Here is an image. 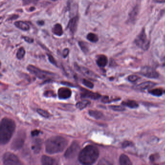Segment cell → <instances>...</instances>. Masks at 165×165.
<instances>
[{
  "mask_svg": "<svg viewBox=\"0 0 165 165\" xmlns=\"http://www.w3.org/2000/svg\"><path fill=\"white\" fill-rule=\"evenodd\" d=\"M69 50L68 49H67V48L64 49H63V57H66L68 56V55L69 54Z\"/></svg>",
  "mask_w": 165,
  "mask_h": 165,
  "instance_id": "f35d334b",
  "label": "cell"
},
{
  "mask_svg": "<svg viewBox=\"0 0 165 165\" xmlns=\"http://www.w3.org/2000/svg\"><path fill=\"white\" fill-rule=\"evenodd\" d=\"M68 144V140L62 136H53L45 143V150L47 153L54 154L62 152Z\"/></svg>",
  "mask_w": 165,
  "mask_h": 165,
  "instance_id": "6da1fadb",
  "label": "cell"
},
{
  "mask_svg": "<svg viewBox=\"0 0 165 165\" xmlns=\"http://www.w3.org/2000/svg\"><path fill=\"white\" fill-rule=\"evenodd\" d=\"M139 78V77L136 76V75H131V76H129L128 78L129 80L131 82H132L137 81Z\"/></svg>",
  "mask_w": 165,
  "mask_h": 165,
  "instance_id": "e575fe53",
  "label": "cell"
},
{
  "mask_svg": "<svg viewBox=\"0 0 165 165\" xmlns=\"http://www.w3.org/2000/svg\"><path fill=\"white\" fill-rule=\"evenodd\" d=\"M110 108L114 111H123L125 110V108L121 106H111Z\"/></svg>",
  "mask_w": 165,
  "mask_h": 165,
  "instance_id": "4dcf8cb0",
  "label": "cell"
},
{
  "mask_svg": "<svg viewBox=\"0 0 165 165\" xmlns=\"http://www.w3.org/2000/svg\"><path fill=\"white\" fill-rule=\"evenodd\" d=\"M135 44L144 51H147L150 47V41L147 38L145 28H143L135 39Z\"/></svg>",
  "mask_w": 165,
  "mask_h": 165,
  "instance_id": "277c9868",
  "label": "cell"
},
{
  "mask_svg": "<svg viewBox=\"0 0 165 165\" xmlns=\"http://www.w3.org/2000/svg\"><path fill=\"white\" fill-rule=\"evenodd\" d=\"M22 38L23 39L25 42H27L28 43L31 44L32 43L34 42V39L30 37H26V36H23L22 37Z\"/></svg>",
  "mask_w": 165,
  "mask_h": 165,
  "instance_id": "d590c367",
  "label": "cell"
},
{
  "mask_svg": "<svg viewBox=\"0 0 165 165\" xmlns=\"http://www.w3.org/2000/svg\"><path fill=\"white\" fill-rule=\"evenodd\" d=\"M149 92L152 95L157 97H160L163 95L164 93V91L162 89L156 88L149 91Z\"/></svg>",
  "mask_w": 165,
  "mask_h": 165,
  "instance_id": "83f0119b",
  "label": "cell"
},
{
  "mask_svg": "<svg viewBox=\"0 0 165 165\" xmlns=\"http://www.w3.org/2000/svg\"><path fill=\"white\" fill-rule=\"evenodd\" d=\"M159 157V155H158V154H152L150 156V159L151 160V161H152V162H154L157 160L158 159Z\"/></svg>",
  "mask_w": 165,
  "mask_h": 165,
  "instance_id": "74e56055",
  "label": "cell"
},
{
  "mask_svg": "<svg viewBox=\"0 0 165 165\" xmlns=\"http://www.w3.org/2000/svg\"><path fill=\"white\" fill-rule=\"evenodd\" d=\"M155 3H159V4H162L165 3V0H154Z\"/></svg>",
  "mask_w": 165,
  "mask_h": 165,
  "instance_id": "f6af8a7d",
  "label": "cell"
},
{
  "mask_svg": "<svg viewBox=\"0 0 165 165\" xmlns=\"http://www.w3.org/2000/svg\"><path fill=\"white\" fill-rule=\"evenodd\" d=\"M44 95L45 97H55V94L54 92L52 91H45L44 94Z\"/></svg>",
  "mask_w": 165,
  "mask_h": 165,
  "instance_id": "836d02e7",
  "label": "cell"
},
{
  "mask_svg": "<svg viewBox=\"0 0 165 165\" xmlns=\"http://www.w3.org/2000/svg\"><path fill=\"white\" fill-rule=\"evenodd\" d=\"M52 32L54 35L58 37L62 36L63 35V27L61 25V24L60 23H56L55 24L52 29Z\"/></svg>",
  "mask_w": 165,
  "mask_h": 165,
  "instance_id": "ac0fdd59",
  "label": "cell"
},
{
  "mask_svg": "<svg viewBox=\"0 0 165 165\" xmlns=\"http://www.w3.org/2000/svg\"><path fill=\"white\" fill-rule=\"evenodd\" d=\"M80 150V145L77 141H73L71 145L67 149L64 154V157L66 159H72L78 154Z\"/></svg>",
  "mask_w": 165,
  "mask_h": 165,
  "instance_id": "52a82bcc",
  "label": "cell"
},
{
  "mask_svg": "<svg viewBox=\"0 0 165 165\" xmlns=\"http://www.w3.org/2000/svg\"><path fill=\"white\" fill-rule=\"evenodd\" d=\"M78 46L80 47L81 51H82L84 53H88L89 51V46L88 44L84 41H79L78 43Z\"/></svg>",
  "mask_w": 165,
  "mask_h": 165,
  "instance_id": "4316f807",
  "label": "cell"
},
{
  "mask_svg": "<svg viewBox=\"0 0 165 165\" xmlns=\"http://www.w3.org/2000/svg\"><path fill=\"white\" fill-rule=\"evenodd\" d=\"M155 83L152 81H146L144 82L140 83L139 85L136 86L135 88L138 90H146L147 89L151 88L155 86Z\"/></svg>",
  "mask_w": 165,
  "mask_h": 165,
  "instance_id": "2e32d148",
  "label": "cell"
},
{
  "mask_svg": "<svg viewBox=\"0 0 165 165\" xmlns=\"http://www.w3.org/2000/svg\"><path fill=\"white\" fill-rule=\"evenodd\" d=\"M39 132H39V131H38V130H34V131H32L31 132V134H32V136L35 137V136H37L38 135V134H39Z\"/></svg>",
  "mask_w": 165,
  "mask_h": 165,
  "instance_id": "b9f144b4",
  "label": "cell"
},
{
  "mask_svg": "<svg viewBox=\"0 0 165 165\" xmlns=\"http://www.w3.org/2000/svg\"><path fill=\"white\" fill-rule=\"evenodd\" d=\"M42 141L40 139H36L32 143V149L35 154L40 152L42 147Z\"/></svg>",
  "mask_w": 165,
  "mask_h": 165,
  "instance_id": "ffe728a7",
  "label": "cell"
},
{
  "mask_svg": "<svg viewBox=\"0 0 165 165\" xmlns=\"http://www.w3.org/2000/svg\"><path fill=\"white\" fill-rule=\"evenodd\" d=\"M41 163L44 165H56L57 164L56 160L51 157L47 155L42 156L41 158Z\"/></svg>",
  "mask_w": 165,
  "mask_h": 165,
  "instance_id": "9a60e30c",
  "label": "cell"
},
{
  "mask_svg": "<svg viewBox=\"0 0 165 165\" xmlns=\"http://www.w3.org/2000/svg\"><path fill=\"white\" fill-rule=\"evenodd\" d=\"M99 155L98 148L92 145H87L78 154V161L83 165H92L97 161Z\"/></svg>",
  "mask_w": 165,
  "mask_h": 165,
  "instance_id": "7a4b0ae2",
  "label": "cell"
},
{
  "mask_svg": "<svg viewBox=\"0 0 165 165\" xmlns=\"http://www.w3.org/2000/svg\"><path fill=\"white\" fill-rule=\"evenodd\" d=\"M37 23L39 25H43L44 24V21H43V20H39V21L37 22Z\"/></svg>",
  "mask_w": 165,
  "mask_h": 165,
  "instance_id": "bcb514c9",
  "label": "cell"
},
{
  "mask_svg": "<svg viewBox=\"0 0 165 165\" xmlns=\"http://www.w3.org/2000/svg\"><path fill=\"white\" fill-rule=\"evenodd\" d=\"M90 104V102L87 100H84L82 101H80L76 104V107L78 109L81 110L84 109V108H86Z\"/></svg>",
  "mask_w": 165,
  "mask_h": 165,
  "instance_id": "cb8c5ba5",
  "label": "cell"
},
{
  "mask_svg": "<svg viewBox=\"0 0 165 165\" xmlns=\"http://www.w3.org/2000/svg\"><path fill=\"white\" fill-rule=\"evenodd\" d=\"M38 1H39V0H38ZM51 1H58V0H51Z\"/></svg>",
  "mask_w": 165,
  "mask_h": 165,
  "instance_id": "7dc6e473",
  "label": "cell"
},
{
  "mask_svg": "<svg viewBox=\"0 0 165 165\" xmlns=\"http://www.w3.org/2000/svg\"><path fill=\"white\" fill-rule=\"evenodd\" d=\"M67 10L70 17H74L78 15V6L74 0H68L67 1Z\"/></svg>",
  "mask_w": 165,
  "mask_h": 165,
  "instance_id": "8fae6325",
  "label": "cell"
},
{
  "mask_svg": "<svg viewBox=\"0 0 165 165\" xmlns=\"http://www.w3.org/2000/svg\"><path fill=\"white\" fill-rule=\"evenodd\" d=\"M131 142H130L129 141H125V142L123 143V148H126V147L131 145Z\"/></svg>",
  "mask_w": 165,
  "mask_h": 165,
  "instance_id": "60d3db41",
  "label": "cell"
},
{
  "mask_svg": "<svg viewBox=\"0 0 165 165\" xmlns=\"http://www.w3.org/2000/svg\"><path fill=\"white\" fill-rule=\"evenodd\" d=\"M141 74L150 78H157L159 77V73L152 67L144 66L141 69Z\"/></svg>",
  "mask_w": 165,
  "mask_h": 165,
  "instance_id": "9c48e42d",
  "label": "cell"
},
{
  "mask_svg": "<svg viewBox=\"0 0 165 165\" xmlns=\"http://www.w3.org/2000/svg\"><path fill=\"white\" fill-rule=\"evenodd\" d=\"M58 97L60 99H66L69 98L72 94L71 90L68 88L62 87L58 90Z\"/></svg>",
  "mask_w": 165,
  "mask_h": 165,
  "instance_id": "7c38bea8",
  "label": "cell"
},
{
  "mask_svg": "<svg viewBox=\"0 0 165 165\" xmlns=\"http://www.w3.org/2000/svg\"><path fill=\"white\" fill-rule=\"evenodd\" d=\"M122 105L132 109L137 108L139 106L137 102L132 100H127L126 101H123L122 102Z\"/></svg>",
  "mask_w": 165,
  "mask_h": 165,
  "instance_id": "7402d4cb",
  "label": "cell"
},
{
  "mask_svg": "<svg viewBox=\"0 0 165 165\" xmlns=\"http://www.w3.org/2000/svg\"><path fill=\"white\" fill-rule=\"evenodd\" d=\"M89 114L90 116L96 119H100L103 115L102 112L100 111H92V110L89 111Z\"/></svg>",
  "mask_w": 165,
  "mask_h": 165,
  "instance_id": "484cf974",
  "label": "cell"
},
{
  "mask_svg": "<svg viewBox=\"0 0 165 165\" xmlns=\"http://www.w3.org/2000/svg\"><path fill=\"white\" fill-rule=\"evenodd\" d=\"M27 69L30 73L40 79H44L49 77V76H51V75L53 74L52 73H50L49 72L41 70L40 69L32 65L28 66Z\"/></svg>",
  "mask_w": 165,
  "mask_h": 165,
  "instance_id": "8992f818",
  "label": "cell"
},
{
  "mask_svg": "<svg viewBox=\"0 0 165 165\" xmlns=\"http://www.w3.org/2000/svg\"><path fill=\"white\" fill-rule=\"evenodd\" d=\"M108 58L105 55H100L97 60V66L100 67H104L108 63Z\"/></svg>",
  "mask_w": 165,
  "mask_h": 165,
  "instance_id": "e0dca14e",
  "label": "cell"
},
{
  "mask_svg": "<svg viewBox=\"0 0 165 165\" xmlns=\"http://www.w3.org/2000/svg\"><path fill=\"white\" fill-rule=\"evenodd\" d=\"M15 123L12 119L4 118L0 125V142L1 144L8 142L15 130Z\"/></svg>",
  "mask_w": 165,
  "mask_h": 165,
  "instance_id": "3957f363",
  "label": "cell"
},
{
  "mask_svg": "<svg viewBox=\"0 0 165 165\" xmlns=\"http://www.w3.org/2000/svg\"><path fill=\"white\" fill-rule=\"evenodd\" d=\"M62 83L63 84H64V85H66L68 86H73V85L72 83L70 82H66V81H63V82H62Z\"/></svg>",
  "mask_w": 165,
  "mask_h": 165,
  "instance_id": "ee69618b",
  "label": "cell"
},
{
  "mask_svg": "<svg viewBox=\"0 0 165 165\" xmlns=\"http://www.w3.org/2000/svg\"><path fill=\"white\" fill-rule=\"evenodd\" d=\"M3 163L5 165H21L18 157L14 154L10 152H6L3 157Z\"/></svg>",
  "mask_w": 165,
  "mask_h": 165,
  "instance_id": "ba28073f",
  "label": "cell"
},
{
  "mask_svg": "<svg viewBox=\"0 0 165 165\" xmlns=\"http://www.w3.org/2000/svg\"><path fill=\"white\" fill-rule=\"evenodd\" d=\"M18 18V15H14L12 16V17H10V18H9L8 20H16V19H17Z\"/></svg>",
  "mask_w": 165,
  "mask_h": 165,
  "instance_id": "7bdbcfd3",
  "label": "cell"
},
{
  "mask_svg": "<svg viewBox=\"0 0 165 165\" xmlns=\"http://www.w3.org/2000/svg\"><path fill=\"white\" fill-rule=\"evenodd\" d=\"M120 163L121 165H131L132 162L127 155L124 154L121 155L119 159Z\"/></svg>",
  "mask_w": 165,
  "mask_h": 165,
  "instance_id": "44dd1931",
  "label": "cell"
},
{
  "mask_svg": "<svg viewBox=\"0 0 165 165\" xmlns=\"http://www.w3.org/2000/svg\"><path fill=\"white\" fill-rule=\"evenodd\" d=\"M47 56H48V59H49V62H51V63L52 64H53V65L57 66V62H56V61L55 60V59H54V58L53 57V56H52L51 55L48 54V53H47Z\"/></svg>",
  "mask_w": 165,
  "mask_h": 165,
  "instance_id": "d6a6232c",
  "label": "cell"
},
{
  "mask_svg": "<svg viewBox=\"0 0 165 165\" xmlns=\"http://www.w3.org/2000/svg\"><path fill=\"white\" fill-rule=\"evenodd\" d=\"M75 67L77 69V70H78V71L81 72V73H83V74L85 75L86 76H88L89 77H94V73L92 72L91 71V70H90L88 69L85 67H82V66H80L78 64L75 63Z\"/></svg>",
  "mask_w": 165,
  "mask_h": 165,
  "instance_id": "d6986e66",
  "label": "cell"
},
{
  "mask_svg": "<svg viewBox=\"0 0 165 165\" xmlns=\"http://www.w3.org/2000/svg\"><path fill=\"white\" fill-rule=\"evenodd\" d=\"M23 1V4L24 6L26 5H29L31 3H35L37 1H38V0H22Z\"/></svg>",
  "mask_w": 165,
  "mask_h": 165,
  "instance_id": "8d00e7d4",
  "label": "cell"
},
{
  "mask_svg": "<svg viewBox=\"0 0 165 165\" xmlns=\"http://www.w3.org/2000/svg\"><path fill=\"white\" fill-rule=\"evenodd\" d=\"M82 83L86 87L89 88H92L94 87V84L92 82L88 80L83 79L82 80Z\"/></svg>",
  "mask_w": 165,
  "mask_h": 165,
  "instance_id": "1f68e13d",
  "label": "cell"
},
{
  "mask_svg": "<svg viewBox=\"0 0 165 165\" xmlns=\"http://www.w3.org/2000/svg\"><path fill=\"white\" fill-rule=\"evenodd\" d=\"M37 112L39 115H40L41 116L46 118H48L50 116V114H49V112L44 109H37Z\"/></svg>",
  "mask_w": 165,
  "mask_h": 165,
  "instance_id": "f546056e",
  "label": "cell"
},
{
  "mask_svg": "<svg viewBox=\"0 0 165 165\" xmlns=\"http://www.w3.org/2000/svg\"><path fill=\"white\" fill-rule=\"evenodd\" d=\"M78 20H79V17L77 15L74 17L71 18L68 23L67 28L72 35H74L77 32Z\"/></svg>",
  "mask_w": 165,
  "mask_h": 165,
  "instance_id": "30bf717a",
  "label": "cell"
},
{
  "mask_svg": "<svg viewBox=\"0 0 165 165\" xmlns=\"http://www.w3.org/2000/svg\"><path fill=\"white\" fill-rule=\"evenodd\" d=\"M26 139V133L20 131L17 133L11 144V148L13 150H18L23 147Z\"/></svg>",
  "mask_w": 165,
  "mask_h": 165,
  "instance_id": "5b68a950",
  "label": "cell"
},
{
  "mask_svg": "<svg viewBox=\"0 0 165 165\" xmlns=\"http://www.w3.org/2000/svg\"><path fill=\"white\" fill-rule=\"evenodd\" d=\"M102 101L104 103H108L110 102L109 97L108 96H105L103 97V98H102Z\"/></svg>",
  "mask_w": 165,
  "mask_h": 165,
  "instance_id": "ab89813d",
  "label": "cell"
},
{
  "mask_svg": "<svg viewBox=\"0 0 165 165\" xmlns=\"http://www.w3.org/2000/svg\"><path fill=\"white\" fill-rule=\"evenodd\" d=\"M86 38L90 42L94 43H97L99 40V38H98V36L96 34L92 33V32L89 33L87 35Z\"/></svg>",
  "mask_w": 165,
  "mask_h": 165,
  "instance_id": "d4e9b609",
  "label": "cell"
},
{
  "mask_svg": "<svg viewBox=\"0 0 165 165\" xmlns=\"http://www.w3.org/2000/svg\"><path fill=\"white\" fill-rule=\"evenodd\" d=\"M14 25L17 28L23 31H28L30 29L29 25L27 23L21 20L16 21L14 23Z\"/></svg>",
  "mask_w": 165,
  "mask_h": 165,
  "instance_id": "5bb4252c",
  "label": "cell"
},
{
  "mask_svg": "<svg viewBox=\"0 0 165 165\" xmlns=\"http://www.w3.org/2000/svg\"><path fill=\"white\" fill-rule=\"evenodd\" d=\"M138 12H139V8L138 6H136L129 13L128 20H130V21L133 22L135 20L138 14Z\"/></svg>",
  "mask_w": 165,
  "mask_h": 165,
  "instance_id": "603a6c76",
  "label": "cell"
},
{
  "mask_svg": "<svg viewBox=\"0 0 165 165\" xmlns=\"http://www.w3.org/2000/svg\"><path fill=\"white\" fill-rule=\"evenodd\" d=\"M25 55V50L24 49V48L21 47L17 51L16 57L19 60H21L23 58Z\"/></svg>",
  "mask_w": 165,
  "mask_h": 165,
  "instance_id": "f1b7e54d",
  "label": "cell"
},
{
  "mask_svg": "<svg viewBox=\"0 0 165 165\" xmlns=\"http://www.w3.org/2000/svg\"><path fill=\"white\" fill-rule=\"evenodd\" d=\"M81 94L82 98H90L92 99L96 100L99 98L101 95L97 92H94L87 90H83Z\"/></svg>",
  "mask_w": 165,
  "mask_h": 165,
  "instance_id": "4fadbf2b",
  "label": "cell"
}]
</instances>
